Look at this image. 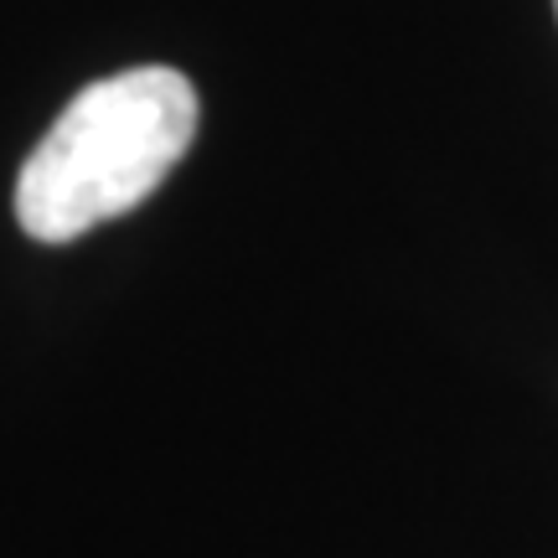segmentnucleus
I'll return each mask as SVG.
<instances>
[{
  "label": "nucleus",
  "instance_id": "obj_2",
  "mask_svg": "<svg viewBox=\"0 0 558 558\" xmlns=\"http://www.w3.org/2000/svg\"><path fill=\"white\" fill-rule=\"evenodd\" d=\"M554 16H558V0H554Z\"/></svg>",
  "mask_w": 558,
  "mask_h": 558
},
{
  "label": "nucleus",
  "instance_id": "obj_1",
  "mask_svg": "<svg viewBox=\"0 0 558 558\" xmlns=\"http://www.w3.org/2000/svg\"><path fill=\"white\" fill-rule=\"evenodd\" d=\"M197 88L177 68H124L78 88L26 156L11 192L16 222L37 243H73L135 213L177 171L197 135Z\"/></svg>",
  "mask_w": 558,
  "mask_h": 558
}]
</instances>
